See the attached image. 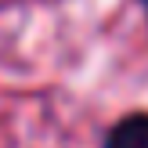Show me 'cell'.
Returning a JSON list of instances; mask_svg holds the SVG:
<instances>
[{"instance_id":"7a4b0ae2","label":"cell","mask_w":148,"mask_h":148,"mask_svg":"<svg viewBox=\"0 0 148 148\" xmlns=\"http://www.w3.org/2000/svg\"><path fill=\"white\" fill-rule=\"evenodd\" d=\"M141 4H145V7H148V0H141Z\"/></svg>"},{"instance_id":"6da1fadb","label":"cell","mask_w":148,"mask_h":148,"mask_svg":"<svg viewBox=\"0 0 148 148\" xmlns=\"http://www.w3.org/2000/svg\"><path fill=\"white\" fill-rule=\"evenodd\" d=\"M105 148H148V112L127 116L108 130Z\"/></svg>"}]
</instances>
